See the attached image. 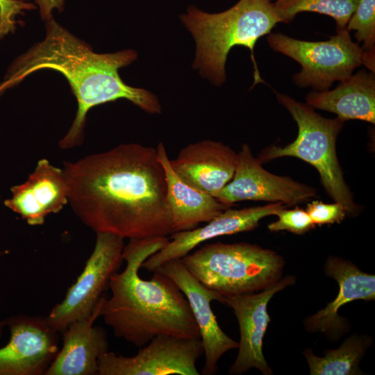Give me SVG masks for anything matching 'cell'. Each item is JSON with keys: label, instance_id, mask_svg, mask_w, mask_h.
I'll return each mask as SVG.
<instances>
[{"label": "cell", "instance_id": "obj_26", "mask_svg": "<svg viewBox=\"0 0 375 375\" xmlns=\"http://www.w3.org/2000/svg\"><path fill=\"white\" fill-rule=\"evenodd\" d=\"M306 210L315 225L319 226L340 223L347 215L344 206L338 202L325 203L314 201L308 204Z\"/></svg>", "mask_w": 375, "mask_h": 375}, {"label": "cell", "instance_id": "obj_11", "mask_svg": "<svg viewBox=\"0 0 375 375\" xmlns=\"http://www.w3.org/2000/svg\"><path fill=\"white\" fill-rule=\"evenodd\" d=\"M5 320L10 337L0 348V375H45L58 351V333L41 316Z\"/></svg>", "mask_w": 375, "mask_h": 375}, {"label": "cell", "instance_id": "obj_13", "mask_svg": "<svg viewBox=\"0 0 375 375\" xmlns=\"http://www.w3.org/2000/svg\"><path fill=\"white\" fill-rule=\"evenodd\" d=\"M294 276H286L259 292L224 296L223 303L233 309L240 333L239 351L228 369L230 374H242L251 368L265 375L273 373L262 353L263 338L270 322L267 305L276 292L294 284Z\"/></svg>", "mask_w": 375, "mask_h": 375}, {"label": "cell", "instance_id": "obj_23", "mask_svg": "<svg viewBox=\"0 0 375 375\" xmlns=\"http://www.w3.org/2000/svg\"><path fill=\"white\" fill-rule=\"evenodd\" d=\"M346 28L355 31L354 36L358 43L362 42L365 51L375 53V0H359Z\"/></svg>", "mask_w": 375, "mask_h": 375}, {"label": "cell", "instance_id": "obj_28", "mask_svg": "<svg viewBox=\"0 0 375 375\" xmlns=\"http://www.w3.org/2000/svg\"><path fill=\"white\" fill-rule=\"evenodd\" d=\"M8 253V251L7 250H4V251L0 250V257L3 256ZM5 327H6L5 320H3V321L0 320V340L3 335V332Z\"/></svg>", "mask_w": 375, "mask_h": 375}, {"label": "cell", "instance_id": "obj_3", "mask_svg": "<svg viewBox=\"0 0 375 375\" xmlns=\"http://www.w3.org/2000/svg\"><path fill=\"white\" fill-rule=\"evenodd\" d=\"M168 241L167 236L129 239L122 253L126 267L112 276L111 295L101 306L100 317L115 335L139 348L158 335L200 338L188 299L174 282L156 270L149 280L139 275L143 262Z\"/></svg>", "mask_w": 375, "mask_h": 375}, {"label": "cell", "instance_id": "obj_29", "mask_svg": "<svg viewBox=\"0 0 375 375\" xmlns=\"http://www.w3.org/2000/svg\"><path fill=\"white\" fill-rule=\"evenodd\" d=\"M22 1H28L29 0H22Z\"/></svg>", "mask_w": 375, "mask_h": 375}, {"label": "cell", "instance_id": "obj_22", "mask_svg": "<svg viewBox=\"0 0 375 375\" xmlns=\"http://www.w3.org/2000/svg\"><path fill=\"white\" fill-rule=\"evenodd\" d=\"M359 0H275L274 10L280 22L289 23L300 12H314L333 18L337 31L346 28Z\"/></svg>", "mask_w": 375, "mask_h": 375}, {"label": "cell", "instance_id": "obj_27", "mask_svg": "<svg viewBox=\"0 0 375 375\" xmlns=\"http://www.w3.org/2000/svg\"><path fill=\"white\" fill-rule=\"evenodd\" d=\"M39 9L42 20L47 21L53 17V10L62 12L65 8V0H34Z\"/></svg>", "mask_w": 375, "mask_h": 375}, {"label": "cell", "instance_id": "obj_20", "mask_svg": "<svg viewBox=\"0 0 375 375\" xmlns=\"http://www.w3.org/2000/svg\"><path fill=\"white\" fill-rule=\"evenodd\" d=\"M306 101L312 108L333 112L343 121L358 119L374 124V73L361 69L332 90L310 92Z\"/></svg>", "mask_w": 375, "mask_h": 375}, {"label": "cell", "instance_id": "obj_10", "mask_svg": "<svg viewBox=\"0 0 375 375\" xmlns=\"http://www.w3.org/2000/svg\"><path fill=\"white\" fill-rule=\"evenodd\" d=\"M317 190L287 177L265 170L244 143L237 153L232 179L215 197L228 208L241 201L282 203L287 206L301 203L315 197Z\"/></svg>", "mask_w": 375, "mask_h": 375}, {"label": "cell", "instance_id": "obj_12", "mask_svg": "<svg viewBox=\"0 0 375 375\" xmlns=\"http://www.w3.org/2000/svg\"><path fill=\"white\" fill-rule=\"evenodd\" d=\"M156 270L172 279L188 299L203 347L205 362L201 374H215L221 357L238 347V342L222 331L211 308L213 301L223 303L224 296L201 283L181 259L167 261Z\"/></svg>", "mask_w": 375, "mask_h": 375}, {"label": "cell", "instance_id": "obj_1", "mask_svg": "<svg viewBox=\"0 0 375 375\" xmlns=\"http://www.w3.org/2000/svg\"><path fill=\"white\" fill-rule=\"evenodd\" d=\"M62 169L68 203L96 233L142 239L174 233L165 174L156 149L122 144L65 162Z\"/></svg>", "mask_w": 375, "mask_h": 375}, {"label": "cell", "instance_id": "obj_7", "mask_svg": "<svg viewBox=\"0 0 375 375\" xmlns=\"http://www.w3.org/2000/svg\"><path fill=\"white\" fill-rule=\"evenodd\" d=\"M267 41L273 50L299 63L301 70L294 74L293 81L301 88L328 90L334 82L347 79L362 65L374 73L375 53L365 51L354 42L347 28L337 31L326 41L301 40L280 33L268 34Z\"/></svg>", "mask_w": 375, "mask_h": 375}, {"label": "cell", "instance_id": "obj_21", "mask_svg": "<svg viewBox=\"0 0 375 375\" xmlns=\"http://www.w3.org/2000/svg\"><path fill=\"white\" fill-rule=\"evenodd\" d=\"M367 337L353 335L336 349H328L322 357L315 356L310 350L303 353L307 360L310 375L360 374L359 362L367 347Z\"/></svg>", "mask_w": 375, "mask_h": 375}, {"label": "cell", "instance_id": "obj_24", "mask_svg": "<svg viewBox=\"0 0 375 375\" xmlns=\"http://www.w3.org/2000/svg\"><path fill=\"white\" fill-rule=\"evenodd\" d=\"M285 208L278 210L275 215L278 219L267 226L272 232L288 231L295 234H303L315 228L306 210L300 208L286 210Z\"/></svg>", "mask_w": 375, "mask_h": 375}, {"label": "cell", "instance_id": "obj_17", "mask_svg": "<svg viewBox=\"0 0 375 375\" xmlns=\"http://www.w3.org/2000/svg\"><path fill=\"white\" fill-rule=\"evenodd\" d=\"M170 163L186 183L215 197L233 176L237 153L220 142L206 140L183 148Z\"/></svg>", "mask_w": 375, "mask_h": 375}, {"label": "cell", "instance_id": "obj_14", "mask_svg": "<svg viewBox=\"0 0 375 375\" xmlns=\"http://www.w3.org/2000/svg\"><path fill=\"white\" fill-rule=\"evenodd\" d=\"M284 208L285 206L280 202L242 209L228 208L203 226L172 233L167 243L146 259L141 268L153 272L167 261L181 259L199 244L209 240L252 231L258 226L261 219L275 215Z\"/></svg>", "mask_w": 375, "mask_h": 375}, {"label": "cell", "instance_id": "obj_4", "mask_svg": "<svg viewBox=\"0 0 375 375\" xmlns=\"http://www.w3.org/2000/svg\"><path fill=\"white\" fill-rule=\"evenodd\" d=\"M197 44L193 63L203 77L216 85L226 81L225 65L230 50L240 45L251 51L254 83H264L254 58L255 45L281 22L271 0H239L225 11L206 12L194 6L180 16Z\"/></svg>", "mask_w": 375, "mask_h": 375}, {"label": "cell", "instance_id": "obj_6", "mask_svg": "<svg viewBox=\"0 0 375 375\" xmlns=\"http://www.w3.org/2000/svg\"><path fill=\"white\" fill-rule=\"evenodd\" d=\"M278 101L290 113L298 126V135L292 143L283 147L271 146L257 158L262 162L277 158L292 156L312 165L319 172L328 194L341 203L347 213L355 214L358 206L347 185L336 153V139L344 121L339 117H323L307 103L291 97L276 93Z\"/></svg>", "mask_w": 375, "mask_h": 375}, {"label": "cell", "instance_id": "obj_2", "mask_svg": "<svg viewBox=\"0 0 375 375\" xmlns=\"http://www.w3.org/2000/svg\"><path fill=\"white\" fill-rule=\"evenodd\" d=\"M44 38L17 58L10 65L0 92L23 81L31 74L44 69L61 73L76 97L78 110L67 134L59 142L61 149L82 143L88 112L93 107L125 99L149 114H159L156 96L142 88L126 84L119 69L132 63L137 53L131 49L97 53L52 17L46 21Z\"/></svg>", "mask_w": 375, "mask_h": 375}, {"label": "cell", "instance_id": "obj_5", "mask_svg": "<svg viewBox=\"0 0 375 375\" xmlns=\"http://www.w3.org/2000/svg\"><path fill=\"white\" fill-rule=\"evenodd\" d=\"M181 260L201 283L223 296L256 292L274 285L285 264L276 252L247 242L207 244Z\"/></svg>", "mask_w": 375, "mask_h": 375}, {"label": "cell", "instance_id": "obj_18", "mask_svg": "<svg viewBox=\"0 0 375 375\" xmlns=\"http://www.w3.org/2000/svg\"><path fill=\"white\" fill-rule=\"evenodd\" d=\"M325 274L334 278L339 292L335 299L315 314L308 317L304 324L309 332H320L335 339L346 330L343 318L338 312L344 304L356 300L375 299V276L360 270L350 261L330 256L327 259Z\"/></svg>", "mask_w": 375, "mask_h": 375}, {"label": "cell", "instance_id": "obj_16", "mask_svg": "<svg viewBox=\"0 0 375 375\" xmlns=\"http://www.w3.org/2000/svg\"><path fill=\"white\" fill-rule=\"evenodd\" d=\"M106 295L92 314L70 324L62 332V344L45 375H98L99 358L109 350L106 331L94 326Z\"/></svg>", "mask_w": 375, "mask_h": 375}, {"label": "cell", "instance_id": "obj_9", "mask_svg": "<svg viewBox=\"0 0 375 375\" xmlns=\"http://www.w3.org/2000/svg\"><path fill=\"white\" fill-rule=\"evenodd\" d=\"M203 355L200 338L158 335L132 356L108 351L98 361V375H199Z\"/></svg>", "mask_w": 375, "mask_h": 375}, {"label": "cell", "instance_id": "obj_8", "mask_svg": "<svg viewBox=\"0 0 375 375\" xmlns=\"http://www.w3.org/2000/svg\"><path fill=\"white\" fill-rule=\"evenodd\" d=\"M96 235L94 249L83 270L64 299L44 317L48 325L58 333L62 334L74 322L92 314L124 261V239L107 233Z\"/></svg>", "mask_w": 375, "mask_h": 375}, {"label": "cell", "instance_id": "obj_15", "mask_svg": "<svg viewBox=\"0 0 375 375\" xmlns=\"http://www.w3.org/2000/svg\"><path fill=\"white\" fill-rule=\"evenodd\" d=\"M12 197L4 205L19 214L31 226L44 224L51 213L68 203V186L63 169L40 159L22 184L11 188Z\"/></svg>", "mask_w": 375, "mask_h": 375}, {"label": "cell", "instance_id": "obj_19", "mask_svg": "<svg viewBox=\"0 0 375 375\" xmlns=\"http://www.w3.org/2000/svg\"><path fill=\"white\" fill-rule=\"evenodd\" d=\"M156 150L165 174L174 233L193 229L228 208L212 195L183 180L173 169L162 142L158 143Z\"/></svg>", "mask_w": 375, "mask_h": 375}, {"label": "cell", "instance_id": "obj_25", "mask_svg": "<svg viewBox=\"0 0 375 375\" xmlns=\"http://www.w3.org/2000/svg\"><path fill=\"white\" fill-rule=\"evenodd\" d=\"M35 5L22 0H0V40L15 30L16 17L24 11L35 9Z\"/></svg>", "mask_w": 375, "mask_h": 375}]
</instances>
